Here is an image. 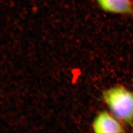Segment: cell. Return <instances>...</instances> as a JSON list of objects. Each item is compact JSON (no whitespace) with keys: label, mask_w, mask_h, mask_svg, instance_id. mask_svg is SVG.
I'll return each instance as SVG.
<instances>
[{"label":"cell","mask_w":133,"mask_h":133,"mask_svg":"<svg viewBox=\"0 0 133 133\" xmlns=\"http://www.w3.org/2000/svg\"><path fill=\"white\" fill-rule=\"evenodd\" d=\"M103 98L115 118L133 128V93L122 86L104 91Z\"/></svg>","instance_id":"obj_1"},{"label":"cell","mask_w":133,"mask_h":133,"mask_svg":"<svg viewBox=\"0 0 133 133\" xmlns=\"http://www.w3.org/2000/svg\"><path fill=\"white\" fill-rule=\"evenodd\" d=\"M121 123L111 114L102 111L96 116L92 123V129L95 133L125 132Z\"/></svg>","instance_id":"obj_2"},{"label":"cell","mask_w":133,"mask_h":133,"mask_svg":"<svg viewBox=\"0 0 133 133\" xmlns=\"http://www.w3.org/2000/svg\"><path fill=\"white\" fill-rule=\"evenodd\" d=\"M100 8L105 11L133 15V0H96Z\"/></svg>","instance_id":"obj_3"}]
</instances>
